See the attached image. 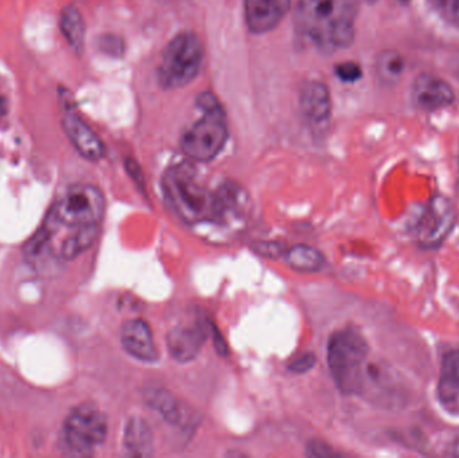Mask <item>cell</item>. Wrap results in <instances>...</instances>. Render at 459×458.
Segmentation results:
<instances>
[{"instance_id":"cell-1","label":"cell","mask_w":459,"mask_h":458,"mask_svg":"<svg viewBox=\"0 0 459 458\" xmlns=\"http://www.w3.org/2000/svg\"><path fill=\"white\" fill-rule=\"evenodd\" d=\"M359 0H299L297 37L321 53L348 49L357 36Z\"/></svg>"},{"instance_id":"cell-2","label":"cell","mask_w":459,"mask_h":458,"mask_svg":"<svg viewBox=\"0 0 459 458\" xmlns=\"http://www.w3.org/2000/svg\"><path fill=\"white\" fill-rule=\"evenodd\" d=\"M164 197L185 224L198 225L220 221L217 192H209L199 182L193 167H171L163 175Z\"/></svg>"},{"instance_id":"cell-3","label":"cell","mask_w":459,"mask_h":458,"mask_svg":"<svg viewBox=\"0 0 459 458\" xmlns=\"http://www.w3.org/2000/svg\"><path fill=\"white\" fill-rule=\"evenodd\" d=\"M328 365L339 390L360 396L365 390L370 344L357 328L337 331L328 341Z\"/></svg>"},{"instance_id":"cell-4","label":"cell","mask_w":459,"mask_h":458,"mask_svg":"<svg viewBox=\"0 0 459 458\" xmlns=\"http://www.w3.org/2000/svg\"><path fill=\"white\" fill-rule=\"evenodd\" d=\"M203 116L188 127L180 139V148L188 159L207 163L217 158L228 139L225 110L214 94H201L196 100Z\"/></svg>"},{"instance_id":"cell-5","label":"cell","mask_w":459,"mask_h":458,"mask_svg":"<svg viewBox=\"0 0 459 458\" xmlns=\"http://www.w3.org/2000/svg\"><path fill=\"white\" fill-rule=\"evenodd\" d=\"M203 42L198 34L183 31L167 44L159 62L158 82L163 89H182L198 77L203 63Z\"/></svg>"},{"instance_id":"cell-6","label":"cell","mask_w":459,"mask_h":458,"mask_svg":"<svg viewBox=\"0 0 459 458\" xmlns=\"http://www.w3.org/2000/svg\"><path fill=\"white\" fill-rule=\"evenodd\" d=\"M105 213V198L100 189L93 184H73L54 203L50 211L49 222L53 229L73 227L81 229L97 226Z\"/></svg>"},{"instance_id":"cell-7","label":"cell","mask_w":459,"mask_h":458,"mask_svg":"<svg viewBox=\"0 0 459 458\" xmlns=\"http://www.w3.org/2000/svg\"><path fill=\"white\" fill-rule=\"evenodd\" d=\"M108 421L92 406L74 410L63 425V442L77 455L93 454L105 442Z\"/></svg>"},{"instance_id":"cell-8","label":"cell","mask_w":459,"mask_h":458,"mask_svg":"<svg viewBox=\"0 0 459 458\" xmlns=\"http://www.w3.org/2000/svg\"><path fill=\"white\" fill-rule=\"evenodd\" d=\"M455 209L446 198H432L416 221L414 234L416 242L423 249H438L455 226Z\"/></svg>"},{"instance_id":"cell-9","label":"cell","mask_w":459,"mask_h":458,"mask_svg":"<svg viewBox=\"0 0 459 458\" xmlns=\"http://www.w3.org/2000/svg\"><path fill=\"white\" fill-rule=\"evenodd\" d=\"M299 110L310 131L320 136L328 131L332 118V97L321 81H307L299 94Z\"/></svg>"},{"instance_id":"cell-10","label":"cell","mask_w":459,"mask_h":458,"mask_svg":"<svg viewBox=\"0 0 459 458\" xmlns=\"http://www.w3.org/2000/svg\"><path fill=\"white\" fill-rule=\"evenodd\" d=\"M455 94L451 85L434 74H419L411 86V102L416 110L437 112L453 104Z\"/></svg>"},{"instance_id":"cell-11","label":"cell","mask_w":459,"mask_h":458,"mask_svg":"<svg viewBox=\"0 0 459 458\" xmlns=\"http://www.w3.org/2000/svg\"><path fill=\"white\" fill-rule=\"evenodd\" d=\"M61 124L71 145L82 158L89 161L102 160L106 152L102 140L90 128L86 121L82 120L78 113L66 110Z\"/></svg>"},{"instance_id":"cell-12","label":"cell","mask_w":459,"mask_h":458,"mask_svg":"<svg viewBox=\"0 0 459 458\" xmlns=\"http://www.w3.org/2000/svg\"><path fill=\"white\" fill-rule=\"evenodd\" d=\"M293 0H243L245 20L253 34L275 30L291 9Z\"/></svg>"},{"instance_id":"cell-13","label":"cell","mask_w":459,"mask_h":458,"mask_svg":"<svg viewBox=\"0 0 459 458\" xmlns=\"http://www.w3.org/2000/svg\"><path fill=\"white\" fill-rule=\"evenodd\" d=\"M121 343L126 351L140 362L155 363L159 359L152 331L144 320H128L121 328Z\"/></svg>"},{"instance_id":"cell-14","label":"cell","mask_w":459,"mask_h":458,"mask_svg":"<svg viewBox=\"0 0 459 458\" xmlns=\"http://www.w3.org/2000/svg\"><path fill=\"white\" fill-rule=\"evenodd\" d=\"M207 339V330L201 323L179 325L168 333L169 354L176 362L187 363L195 359Z\"/></svg>"},{"instance_id":"cell-15","label":"cell","mask_w":459,"mask_h":458,"mask_svg":"<svg viewBox=\"0 0 459 458\" xmlns=\"http://www.w3.org/2000/svg\"><path fill=\"white\" fill-rule=\"evenodd\" d=\"M438 401L442 406L453 409L459 401V349L443 355L437 385Z\"/></svg>"},{"instance_id":"cell-16","label":"cell","mask_w":459,"mask_h":458,"mask_svg":"<svg viewBox=\"0 0 459 458\" xmlns=\"http://www.w3.org/2000/svg\"><path fill=\"white\" fill-rule=\"evenodd\" d=\"M60 30L74 54L81 55L85 49L86 25L81 12L74 4L63 7L60 14Z\"/></svg>"},{"instance_id":"cell-17","label":"cell","mask_w":459,"mask_h":458,"mask_svg":"<svg viewBox=\"0 0 459 458\" xmlns=\"http://www.w3.org/2000/svg\"><path fill=\"white\" fill-rule=\"evenodd\" d=\"M124 445L129 454L148 457L153 453V438L151 429L142 418H132L126 429Z\"/></svg>"},{"instance_id":"cell-18","label":"cell","mask_w":459,"mask_h":458,"mask_svg":"<svg viewBox=\"0 0 459 458\" xmlns=\"http://www.w3.org/2000/svg\"><path fill=\"white\" fill-rule=\"evenodd\" d=\"M286 264L301 273H316L325 266V258L317 249L307 245H296L283 254Z\"/></svg>"},{"instance_id":"cell-19","label":"cell","mask_w":459,"mask_h":458,"mask_svg":"<svg viewBox=\"0 0 459 458\" xmlns=\"http://www.w3.org/2000/svg\"><path fill=\"white\" fill-rule=\"evenodd\" d=\"M405 58L397 50H384L376 58L375 74L383 86H395L402 79Z\"/></svg>"},{"instance_id":"cell-20","label":"cell","mask_w":459,"mask_h":458,"mask_svg":"<svg viewBox=\"0 0 459 458\" xmlns=\"http://www.w3.org/2000/svg\"><path fill=\"white\" fill-rule=\"evenodd\" d=\"M97 234L98 225L77 229V233H74L63 242L62 248H61V258L66 259V261L76 258L93 245Z\"/></svg>"},{"instance_id":"cell-21","label":"cell","mask_w":459,"mask_h":458,"mask_svg":"<svg viewBox=\"0 0 459 458\" xmlns=\"http://www.w3.org/2000/svg\"><path fill=\"white\" fill-rule=\"evenodd\" d=\"M145 399H147L148 406L160 413L164 420L171 423L180 422L182 413H180L176 399L171 394L164 390H159V388H152V390L145 393Z\"/></svg>"},{"instance_id":"cell-22","label":"cell","mask_w":459,"mask_h":458,"mask_svg":"<svg viewBox=\"0 0 459 458\" xmlns=\"http://www.w3.org/2000/svg\"><path fill=\"white\" fill-rule=\"evenodd\" d=\"M446 22L459 30V0H432Z\"/></svg>"},{"instance_id":"cell-23","label":"cell","mask_w":459,"mask_h":458,"mask_svg":"<svg viewBox=\"0 0 459 458\" xmlns=\"http://www.w3.org/2000/svg\"><path fill=\"white\" fill-rule=\"evenodd\" d=\"M337 78L341 79L342 82L359 81L362 78V68L355 62H342L336 66Z\"/></svg>"},{"instance_id":"cell-24","label":"cell","mask_w":459,"mask_h":458,"mask_svg":"<svg viewBox=\"0 0 459 458\" xmlns=\"http://www.w3.org/2000/svg\"><path fill=\"white\" fill-rule=\"evenodd\" d=\"M316 364V356L312 352H307L302 354L301 356L294 359L293 362L289 365L291 372H296V374H304V372H309L313 369V365Z\"/></svg>"},{"instance_id":"cell-25","label":"cell","mask_w":459,"mask_h":458,"mask_svg":"<svg viewBox=\"0 0 459 458\" xmlns=\"http://www.w3.org/2000/svg\"><path fill=\"white\" fill-rule=\"evenodd\" d=\"M254 250L261 256L270 257V258H277V257L285 254V249L281 243L275 242H259L254 245Z\"/></svg>"},{"instance_id":"cell-26","label":"cell","mask_w":459,"mask_h":458,"mask_svg":"<svg viewBox=\"0 0 459 458\" xmlns=\"http://www.w3.org/2000/svg\"><path fill=\"white\" fill-rule=\"evenodd\" d=\"M100 47L108 54L116 55L121 53V44L118 37L105 36L100 39Z\"/></svg>"},{"instance_id":"cell-27","label":"cell","mask_w":459,"mask_h":458,"mask_svg":"<svg viewBox=\"0 0 459 458\" xmlns=\"http://www.w3.org/2000/svg\"><path fill=\"white\" fill-rule=\"evenodd\" d=\"M307 454L313 455V457H325V455L332 454V452L325 445H321L315 441L313 445L307 447Z\"/></svg>"},{"instance_id":"cell-28","label":"cell","mask_w":459,"mask_h":458,"mask_svg":"<svg viewBox=\"0 0 459 458\" xmlns=\"http://www.w3.org/2000/svg\"><path fill=\"white\" fill-rule=\"evenodd\" d=\"M448 455L451 457H459V437L451 442L450 447H448Z\"/></svg>"},{"instance_id":"cell-29","label":"cell","mask_w":459,"mask_h":458,"mask_svg":"<svg viewBox=\"0 0 459 458\" xmlns=\"http://www.w3.org/2000/svg\"><path fill=\"white\" fill-rule=\"evenodd\" d=\"M365 2H368V4H375L378 0H365Z\"/></svg>"}]
</instances>
